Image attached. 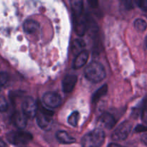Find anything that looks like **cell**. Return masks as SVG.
I'll return each mask as SVG.
<instances>
[{"mask_svg": "<svg viewBox=\"0 0 147 147\" xmlns=\"http://www.w3.org/2000/svg\"><path fill=\"white\" fill-rule=\"evenodd\" d=\"M106 135L103 130L96 129L83 136L81 141L82 147H100L104 143Z\"/></svg>", "mask_w": 147, "mask_h": 147, "instance_id": "cell-1", "label": "cell"}, {"mask_svg": "<svg viewBox=\"0 0 147 147\" xmlns=\"http://www.w3.org/2000/svg\"><path fill=\"white\" fill-rule=\"evenodd\" d=\"M85 76L90 81L98 83L106 78V73L101 64L97 62H92L85 69Z\"/></svg>", "mask_w": 147, "mask_h": 147, "instance_id": "cell-2", "label": "cell"}, {"mask_svg": "<svg viewBox=\"0 0 147 147\" xmlns=\"http://www.w3.org/2000/svg\"><path fill=\"white\" fill-rule=\"evenodd\" d=\"M53 112L45 109L40 105L38 106V111L37 116V123L42 129L45 131H49L51 129L53 123Z\"/></svg>", "mask_w": 147, "mask_h": 147, "instance_id": "cell-3", "label": "cell"}, {"mask_svg": "<svg viewBox=\"0 0 147 147\" xmlns=\"http://www.w3.org/2000/svg\"><path fill=\"white\" fill-rule=\"evenodd\" d=\"M32 138L31 134L24 131H12L7 135L8 142L17 146L27 144L32 140Z\"/></svg>", "mask_w": 147, "mask_h": 147, "instance_id": "cell-4", "label": "cell"}, {"mask_svg": "<svg viewBox=\"0 0 147 147\" xmlns=\"http://www.w3.org/2000/svg\"><path fill=\"white\" fill-rule=\"evenodd\" d=\"M131 123L129 121H123L114 130L112 134V139L116 142L123 141L128 137L131 130Z\"/></svg>", "mask_w": 147, "mask_h": 147, "instance_id": "cell-5", "label": "cell"}, {"mask_svg": "<svg viewBox=\"0 0 147 147\" xmlns=\"http://www.w3.org/2000/svg\"><path fill=\"white\" fill-rule=\"evenodd\" d=\"M22 108V113L27 116V118L30 119H32L36 116L38 111V105L31 97H27L24 99Z\"/></svg>", "mask_w": 147, "mask_h": 147, "instance_id": "cell-6", "label": "cell"}, {"mask_svg": "<svg viewBox=\"0 0 147 147\" xmlns=\"http://www.w3.org/2000/svg\"><path fill=\"white\" fill-rule=\"evenodd\" d=\"M42 100L45 104L49 108L55 109L61 104V98L57 93L53 92H47L43 96Z\"/></svg>", "mask_w": 147, "mask_h": 147, "instance_id": "cell-7", "label": "cell"}, {"mask_svg": "<svg viewBox=\"0 0 147 147\" xmlns=\"http://www.w3.org/2000/svg\"><path fill=\"white\" fill-rule=\"evenodd\" d=\"M75 30L79 36H83L86 32L88 27V22L86 16L81 14L77 17H75Z\"/></svg>", "mask_w": 147, "mask_h": 147, "instance_id": "cell-8", "label": "cell"}, {"mask_svg": "<svg viewBox=\"0 0 147 147\" xmlns=\"http://www.w3.org/2000/svg\"><path fill=\"white\" fill-rule=\"evenodd\" d=\"M78 77L76 75H67L63 80V90L65 93H70L74 89L77 83Z\"/></svg>", "mask_w": 147, "mask_h": 147, "instance_id": "cell-9", "label": "cell"}, {"mask_svg": "<svg viewBox=\"0 0 147 147\" xmlns=\"http://www.w3.org/2000/svg\"><path fill=\"white\" fill-rule=\"evenodd\" d=\"M98 121L103 127L107 129H111L116 124V121L113 116L109 113H103L100 116Z\"/></svg>", "mask_w": 147, "mask_h": 147, "instance_id": "cell-10", "label": "cell"}, {"mask_svg": "<svg viewBox=\"0 0 147 147\" xmlns=\"http://www.w3.org/2000/svg\"><path fill=\"white\" fill-rule=\"evenodd\" d=\"M27 116L21 112H16L12 116V122L19 129H23L27 125Z\"/></svg>", "mask_w": 147, "mask_h": 147, "instance_id": "cell-11", "label": "cell"}, {"mask_svg": "<svg viewBox=\"0 0 147 147\" xmlns=\"http://www.w3.org/2000/svg\"><path fill=\"white\" fill-rule=\"evenodd\" d=\"M89 57V53L88 51L83 50L78 55H77L76 59H75L74 62H73V68L75 69H78L86 65L87 63Z\"/></svg>", "mask_w": 147, "mask_h": 147, "instance_id": "cell-12", "label": "cell"}, {"mask_svg": "<svg viewBox=\"0 0 147 147\" xmlns=\"http://www.w3.org/2000/svg\"><path fill=\"white\" fill-rule=\"evenodd\" d=\"M56 138L58 140L59 142L65 144H70L74 142H76V139L73 136H70L69 134H67L64 131H59L56 134Z\"/></svg>", "mask_w": 147, "mask_h": 147, "instance_id": "cell-13", "label": "cell"}, {"mask_svg": "<svg viewBox=\"0 0 147 147\" xmlns=\"http://www.w3.org/2000/svg\"><path fill=\"white\" fill-rule=\"evenodd\" d=\"M23 28L25 32L28 34H33L39 30L40 24H38V22L32 20H27L24 22Z\"/></svg>", "mask_w": 147, "mask_h": 147, "instance_id": "cell-14", "label": "cell"}, {"mask_svg": "<svg viewBox=\"0 0 147 147\" xmlns=\"http://www.w3.org/2000/svg\"><path fill=\"white\" fill-rule=\"evenodd\" d=\"M70 3H71L72 10H73V12L75 17H77L78 16H80L81 14H83V1L74 0V1H72Z\"/></svg>", "mask_w": 147, "mask_h": 147, "instance_id": "cell-15", "label": "cell"}, {"mask_svg": "<svg viewBox=\"0 0 147 147\" xmlns=\"http://www.w3.org/2000/svg\"><path fill=\"white\" fill-rule=\"evenodd\" d=\"M107 91H108L107 85H104L103 86L100 87V88L98 89V90L93 93V96H92V98H91L92 102L94 103L98 101V100H100L103 96H105V95L107 93Z\"/></svg>", "mask_w": 147, "mask_h": 147, "instance_id": "cell-16", "label": "cell"}, {"mask_svg": "<svg viewBox=\"0 0 147 147\" xmlns=\"http://www.w3.org/2000/svg\"><path fill=\"white\" fill-rule=\"evenodd\" d=\"M79 119H80V113L78 111H74L70 115V116L67 119V122L70 125H71L73 127H76L78 126Z\"/></svg>", "mask_w": 147, "mask_h": 147, "instance_id": "cell-17", "label": "cell"}, {"mask_svg": "<svg viewBox=\"0 0 147 147\" xmlns=\"http://www.w3.org/2000/svg\"><path fill=\"white\" fill-rule=\"evenodd\" d=\"M134 27L138 32H143L146 30L147 27L146 22L142 19H137L134 22Z\"/></svg>", "mask_w": 147, "mask_h": 147, "instance_id": "cell-18", "label": "cell"}, {"mask_svg": "<svg viewBox=\"0 0 147 147\" xmlns=\"http://www.w3.org/2000/svg\"><path fill=\"white\" fill-rule=\"evenodd\" d=\"M85 47V43L83 42V41L80 40H76V41L73 43V50L76 52V53H78V55L79 53H80L81 52H83V48Z\"/></svg>", "mask_w": 147, "mask_h": 147, "instance_id": "cell-19", "label": "cell"}, {"mask_svg": "<svg viewBox=\"0 0 147 147\" xmlns=\"http://www.w3.org/2000/svg\"><path fill=\"white\" fill-rule=\"evenodd\" d=\"M8 74L5 72H0V87L4 86L8 81Z\"/></svg>", "mask_w": 147, "mask_h": 147, "instance_id": "cell-20", "label": "cell"}, {"mask_svg": "<svg viewBox=\"0 0 147 147\" xmlns=\"http://www.w3.org/2000/svg\"><path fill=\"white\" fill-rule=\"evenodd\" d=\"M8 108V103L4 97H0V112L7 111Z\"/></svg>", "mask_w": 147, "mask_h": 147, "instance_id": "cell-21", "label": "cell"}, {"mask_svg": "<svg viewBox=\"0 0 147 147\" xmlns=\"http://www.w3.org/2000/svg\"><path fill=\"white\" fill-rule=\"evenodd\" d=\"M138 5L144 11H147V0H143V1H138Z\"/></svg>", "mask_w": 147, "mask_h": 147, "instance_id": "cell-22", "label": "cell"}, {"mask_svg": "<svg viewBox=\"0 0 147 147\" xmlns=\"http://www.w3.org/2000/svg\"><path fill=\"white\" fill-rule=\"evenodd\" d=\"M136 132L140 133V132L147 131V126L146 125H138L135 129Z\"/></svg>", "mask_w": 147, "mask_h": 147, "instance_id": "cell-23", "label": "cell"}, {"mask_svg": "<svg viewBox=\"0 0 147 147\" xmlns=\"http://www.w3.org/2000/svg\"><path fill=\"white\" fill-rule=\"evenodd\" d=\"M142 119L144 123H145V125L147 126V106L144 109L143 111H142Z\"/></svg>", "mask_w": 147, "mask_h": 147, "instance_id": "cell-24", "label": "cell"}, {"mask_svg": "<svg viewBox=\"0 0 147 147\" xmlns=\"http://www.w3.org/2000/svg\"><path fill=\"white\" fill-rule=\"evenodd\" d=\"M141 140H142V142H143L145 145H147V134L142 135V138H141Z\"/></svg>", "mask_w": 147, "mask_h": 147, "instance_id": "cell-25", "label": "cell"}, {"mask_svg": "<svg viewBox=\"0 0 147 147\" xmlns=\"http://www.w3.org/2000/svg\"><path fill=\"white\" fill-rule=\"evenodd\" d=\"M108 147H123V146H121V145H119V144H117L111 143L110 144H109Z\"/></svg>", "mask_w": 147, "mask_h": 147, "instance_id": "cell-26", "label": "cell"}, {"mask_svg": "<svg viewBox=\"0 0 147 147\" xmlns=\"http://www.w3.org/2000/svg\"><path fill=\"white\" fill-rule=\"evenodd\" d=\"M0 147H7V144L1 139H0Z\"/></svg>", "mask_w": 147, "mask_h": 147, "instance_id": "cell-27", "label": "cell"}, {"mask_svg": "<svg viewBox=\"0 0 147 147\" xmlns=\"http://www.w3.org/2000/svg\"><path fill=\"white\" fill-rule=\"evenodd\" d=\"M146 45H147V36H146Z\"/></svg>", "mask_w": 147, "mask_h": 147, "instance_id": "cell-28", "label": "cell"}]
</instances>
